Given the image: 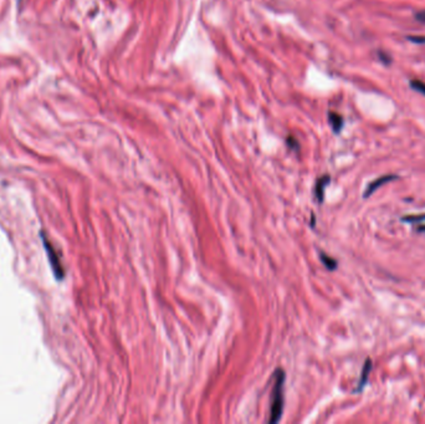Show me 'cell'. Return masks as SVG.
Here are the masks:
<instances>
[{"label":"cell","mask_w":425,"mask_h":424,"mask_svg":"<svg viewBox=\"0 0 425 424\" xmlns=\"http://www.w3.org/2000/svg\"><path fill=\"white\" fill-rule=\"evenodd\" d=\"M285 371L277 368L275 371L274 388L271 392V407H270V418L269 423L275 424L281 420L282 412H284V387H285Z\"/></svg>","instance_id":"obj_1"},{"label":"cell","mask_w":425,"mask_h":424,"mask_svg":"<svg viewBox=\"0 0 425 424\" xmlns=\"http://www.w3.org/2000/svg\"><path fill=\"white\" fill-rule=\"evenodd\" d=\"M398 180V176H397V174H386V176H382V177L377 178V180H374L373 182H371L370 184L367 186L365 193H363V196H365V198H370V196H372L374 192L377 190V189H379L382 187V186L387 184V183H389V182H393V180Z\"/></svg>","instance_id":"obj_2"},{"label":"cell","mask_w":425,"mask_h":424,"mask_svg":"<svg viewBox=\"0 0 425 424\" xmlns=\"http://www.w3.org/2000/svg\"><path fill=\"white\" fill-rule=\"evenodd\" d=\"M371 371H372V360L367 358L365 361V364H363L362 374H361L360 380H358V384H357V388H356V390H355V393L362 392L363 388H365L366 386H367V382H368V378H370Z\"/></svg>","instance_id":"obj_3"},{"label":"cell","mask_w":425,"mask_h":424,"mask_svg":"<svg viewBox=\"0 0 425 424\" xmlns=\"http://www.w3.org/2000/svg\"><path fill=\"white\" fill-rule=\"evenodd\" d=\"M330 182L331 177L328 174L322 176V177L317 180L316 186H315V196H316V199L319 200V203H322L323 199H325V189L330 184Z\"/></svg>","instance_id":"obj_4"},{"label":"cell","mask_w":425,"mask_h":424,"mask_svg":"<svg viewBox=\"0 0 425 424\" xmlns=\"http://www.w3.org/2000/svg\"><path fill=\"white\" fill-rule=\"evenodd\" d=\"M328 121H330L335 134H340L343 127L342 116H341L340 114H337V112H330V114H328Z\"/></svg>","instance_id":"obj_5"},{"label":"cell","mask_w":425,"mask_h":424,"mask_svg":"<svg viewBox=\"0 0 425 424\" xmlns=\"http://www.w3.org/2000/svg\"><path fill=\"white\" fill-rule=\"evenodd\" d=\"M320 259H321V262H323V265H325V266L327 268L328 270L337 269V262H336L333 258L328 256L327 254H325V252H320Z\"/></svg>","instance_id":"obj_6"},{"label":"cell","mask_w":425,"mask_h":424,"mask_svg":"<svg viewBox=\"0 0 425 424\" xmlns=\"http://www.w3.org/2000/svg\"><path fill=\"white\" fill-rule=\"evenodd\" d=\"M411 88H413L414 91H417V92L422 94L423 96H425V82L421 80H412L411 81Z\"/></svg>","instance_id":"obj_7"},{"label":"cell","mask_w":425,"mask_h":424,"mask_svg":"<svg viewBox=\"0 0 425 424\" xmlns=\"http://www.w3.org/2000/svg\"><path fill=\"white\" fill-rule=\"evenodd\" d=\"M378 58L382 62L386 64V65H389V64L392 62L391 55H389L388 52H386V51H378Z\"/></svg>","instance_id":"obj_8"},{"label":"cell","mask_w":425,"mask_h":424,"mask_svg":"<svg viewBox=\"0 0 425 424\" xmlns=\"http://www.w3.org/2000/svg\"><path fill=\"white\" fill-rule=\"evenodd\" d=\"M424 219H425V214H421V216H403V218H402V220H403V222H411V223H416V222L424 220Z\"/></svg>","instance_id":"obj_9"},{"label":"cell","mask_w":425,"mask_h":424,"mask_svg":"<svg viewBox=\"0 0 425 424\" xmlns=\"http://www.w3.org/2000/svg\"><path fill=\"white\" fill-rule=\"evenodd\" d=\"M409 42H414V44H425V36H418V35H409Z\"/></svg>","instance_id":"obj_10"},{"label":"cell","mask_w":425,"mask_h":424,"mask_svg":"<svg viewBox=\"0 0 425 424\" xmlns=\"http://www.w3.org/2000/svg\"><path fill=\"white\" fill-rule=\"evenodd\" d=\"M414 16H416V19L418 20L419 22H422V24H425V10H423V12H416V15H414Z\"/></svg>","instance_id":"obj_11"},{"label":"cell","mask_w":425,"mask_h":424,"mask_svg":"<svg viewBox=\"0 0 425 424\" xmlns=\"http://www.w3.org/2000/svg\"><path fill=\"white\" fill-rule=\"evenodd\" d=\"M417 230H418L419 233H425V224H422V226H418Z\"/></svg>","instance_id":"obj_12"},{"label":"cell","mask_w":425,"mask_h":424,"mask_svg":"<svg viewBox=\"0 0 425 424\" xmlns=\"http://www.w3.org/2000/svg\"><path fill=\"white\" fill-rule=\"evenodd\" d=\"M311 226H315V216L312 214V220H311Z\"/></svg>","instance_id":"obj_13"}]
</instances>
